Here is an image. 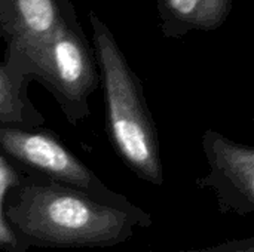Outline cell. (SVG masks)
Instances as JSON below:
<instances>
[{"mask_svg":"<svg viewBox=\"0 0 254 252\" xmlns=\"http://www.w3.org/2000/svg\"><path fill=\"white\" fill-rule=\"evenodd\" d=\"M4 217L30 248L115 247L153 223L137 205H107L79 190L27 177L7 193Z\"/></svg>","mask_w":254,"mask_h":252,"instance_id":"cell-1","label":"cell"},{"mask_svg":"<svg viewBox=\"0 0 254 252\" xmlns=\"http://www.w3.org/2000/svg\"><path fill=\"white\" fill-rule=\"evenodd\" d=\"M89 22L104 95L109 141L134 175L152 186H162L159 138L143 82L131 68L113 31L94 10L89 12Z\"/></svg>","mask_w":254,"mask_h":252,"instance_id":"cell-2","label":"cell"},{"mask_svg":"<svg viewBox=\"0 0 254 252\" xmlns=\"http://www.w3.org/2000/svg\"><path fill=\"white\" fill-rule=\"evenodd\" d=\"M6 67L28 82H40L58 102L68 123L89 117V98L100 85L92 43L79 21L39 45L6 50Z\"/></svg>","mask_w":254,"mask_h":252,"instance_id":"cell-3","label":"cell"},{"mask_svg":"<svg viewBox=\"0 0 254 252\" xmlns=\"http://www.w3.org/2000/svg\"><path fill=\"white\" fill-rule=\"evenodd\" d=\"M0 154L27 178L70 187L113 206L131 208L127 196L109 189L52 131L43 126H0Z\"/></svg>","mask_w":254,"mask_h":252,"instance_id":"cell-4","label":"cell"},{"mask_svg":"<svg viewBox=\"0 0 254 252\" xmlns=\"http://www.w3.org/2000/svg\"><path fill=\"white\" fill-rule=\"evenodd\" d=\"M201 144L210 172L198 178V187L213 190L223 214L252 215L254 212L253 146L235 143L214 129L204 131Z\"/></svg>","mask_w":254,"mask_h":252,"instance_id":"cell-5","label":"cell"},{"mask_svg":"<svg viewBox=\"0 0 254 252\" xmlns=\"http://www.w3.org/2000/svg\"><path fill=\"white\" fill-rule=\"evenodd\" d=\"M76 21L70 0H0V39L6 50L39 45Z\"/></svg>","mask_w":254,"mask_h":252,"instance_id":"cell-6","label":"cell"},{"mask_svg":"<svg viewBox=\"0 0 254 252\" xmlns=\"http://www.w3.org/2000/svg\"><path fill=\"white\" fill-rule=\"evenodd\" d=\"M159 30L167 39L214 31L229 18L234 0H155Z\"/></svg>","mask_w":254,"mask_h":252,"instance_id":"cell-7","label":"cell"},{"mask_svg":"<svg viewBox=\"0 0 254 252\" xmlns=\"http://www.w3.org/2000/svg\"><path fill=\"white\" fill-rule=\"evenodd\" d=\"M28 83L0 61V126H43L42 113L28 98Z\"/></svg>","mask_w":254,"mask_h":252,"instance_id":"cell-8","label":"cell"},{"mask_svg":"<svg viewBox=\"0 0 254 252\" xmlns=\"http://www.w3.org/2000/svg\"><path fill=\"white\" fill-rule=\"evenodd\" d=\"M24 180V172L6 156L0 154V252H30V247L4 217V201L7 193Z\"/></svg>","mask_w":254,"mask_h":252,"instance_id":"cell-9","label":"cell"},{"mask_svg":"<svg viewBox=\"0 0 254 252\" xmlns=\"http://www.w3.org/2000/svg\"><path fill=\"white\" fill-rule=\"evenodd\" d=\"M179 252H254V238L234 239V241H228V242H223V244L214 245V247L186 250V251Z\"/></svg>","mask_w":254,"mask_h":252,"instance_id":"cell-10","label":"cell"}]
</instances>
